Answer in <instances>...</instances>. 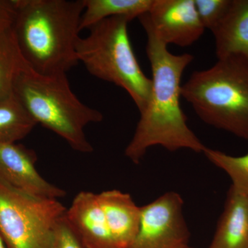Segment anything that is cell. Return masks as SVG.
<instances>
[{
    "label": "cell",
    "mask_w": 248,
    "mask_h": 248,
    "mask_svg": "<svg viewBox=\"0 0 248 248\" xmlns=\"http://www.w3.org/2000/svg\"><path fill=\"white\" fill-rule=\"evenodd\" d=\"M141 24L147 35L152 89L146 108L140 112L133 138L125 148V156L139 164L148 148L154 146L164 147L170 152L185 148L203 153L206 147L189 128L180 105L183 73L194 57L188 53H171L168 46L156 38L148 25Z\"/></svg>",
    "instance_id": "cell-1"
},
{
    "label": "cell",
    "mask_w": 248,
    "mask_h": 248,
    "mask_svg": "<svg viewBox=\"0 0 248 248\" xmlns=\"http://www.w3.org/2000/svg\"><path fill=\"white\" fill-rule=\"evenodd\" d=\"M13 29L32 71L43 76L66 74L79 61L76 44L84 0H15Z\"/></svg>",
    "instance_id": "cell-2"
},
{
    "label": "cell",
    "mask_w": 248,
    "mask_h": 248,
    "mask_svg": "<svg viewBox=\"0 0 248 248\" xmlns=\"http://www.w3.org/2000/svg\"><path fill=\"white\" fill-rule=\"evenodd\" d=\"M14 93L37 124L61 137L75 151L92 153L84 129L104 117L78 99L66 74L43 76L27 68L15 81Z\"/></svg>",
    "instance_id": "cell-3"
},
{
    "label": "cell",
    "mask_w": 248,
    "mask_h": 248,
    "mask_svg": "<svg viewBox=\"0 0 248 248\" xmlns=\"http://www.w3.org/2000/svg\"><path fill=\"white\" fill-rule=\"evenodd\" d=\"M182 97L205 124L248 141L247 63L221 59L194 72L182 86Z\"/></svg>",
    "instance_id": "cell-4"
},
{
    "label": "cell",
    "mask_w": 248,
    "mask_h": 248,
    "mask_svg": "<svg viewBox=\"0 0 248 248\" xmlns=\"http://www.w3.org/2000/svg\"><path fill=\"white\" fill-rule=\"evenodd\" d=\"M130 22L128 17L118 16L97 23L90 28L87 37L78 39L76 54L92 76L125 90L141 112L151 97L152 80L134 53L128 35Z\"/></svg>",
    "instance_id": "cell-5"
},
{
    "label": "cell",
    "mask_w": 248,
    "mask_h": 248,
    "mask_svg": "<svg viewBox=\"0 0 248 248\" xmlns=\"http://www.w3.org/2000/svg\"><path fill=\"white\" fill-rule=\"evenodd\" d=\"M66 210L58 200L36 197L0 181V237L7 248H50L54 227Z\"/></svg>",
    "instance_id": "cell-6"
},
{
    "label": "cell",
    "mask_w": 248,
    "mask_h": 248,
    "mask_svg": "<svg viewBox=\"0 0 248 248\" xmlns=\"http://www.w3.org/2000/svg\"><path fill=\"white\" fill-rule=\"evenodd\" d=\"M184 201L168 192L140 207V228L128 248H185L190 232L183 214Z\"/></svg>",
    "instance_id": "cell-7"
},
{
    "label": "cell",
    "mask_w": 248,
    "mask_h": 248,
    "mask_svg": "<svg viewBox=\"0 0 248 248\" xmlns=\"http://www.w3.org/2000/svg\"><path fill=\"white\" fill-rule=\"evenodd\" d=\"M138 19L167 46H190L205 30L194 0H153L150 11Z\"/></svg>",
    "instance_id": "cell-8"
},
{
    "label": "cell",
    "mask_w": 248,
    "mask_h": 248,
    "mask_svg": "<svg viewBox=\"0 0 248 248\" xmlns=\"http://www.w3.org/2000/svg\"><path fill=\"white\" fill-rule=\"evenodd\" d=\"M33 150L19 143H0V181L42 198L58 200L66 192L47 182L37 170Z\"/></svg>",
    "instance_id": "cell-9"
},
{
    "label": "cell",
    "mask_w": 248,
    "mask_h": 248,
    "mask_svg": "<svg viewBox=\"0 0 248 248\" xmlns=\"http://www.w3.org/2000/svg\"><path fill=\"white\" fill-rule=\"evenodd\" d=\"M66 217L84 248H116L97 194L80 192Z\"/></svg>",
    "instance_id": "cell-10"
},
{
    "label": "cell",
    "mask_w": 248,
    "mask_h": 248,
    "mask_svg": "<svg viewBox=\"0 0 248 248\" xmlns=\"http://www.w3.org/2000/svg\"><path fill=\"white\" fill-rule=\"evenodd\" d=\"M111 237L116 248H128L138 234L140 207L131 196L111 190L97 194Z\"/></svg>",
    "instance_id": "cell-11"
},
{
    "label": "cell",
    "mask_w": 248,
    "mask_h": 248,
    "mask_svg": "<svg viewBox=\"0 0 248 248\" xmlns=\"http://www.w3.org/2000/svg\"><path fill=\"white\" fill-rule=\"evenodd\" d=\"M212 32L218 60L238 59L248 65V0H231Z\"/></svg>",
    "instance_id": "cell-12"
},
{
    "label": "cell",
    "mask_w": 248,
    "mask_h": 248,
    "mask_svg": "<svg viewBox=\"0 0 248 248\" xmlns=\"http://www.w3.org/2000/svg\"><path fill=\"white\" fill-rule=\"evenodd\" d=\"M209 248H248V196L231 187Z\"/></svg>",
    "instance_id": "cell-13"
},
{
    "label": "cell",
    "mask_w": 248,
    "mask_h": 248,
    "mask_svg": "<svg viewBox=\"0 0 248 248\" xmlns=\"http://www.w3.org/2000/svg\"><path fill=\"white\" fill-rule=\"evenodd\" d=\"M84 2L80 31L89 29L108 18L124 16L133 20L150 11L153 0H84Z\"/></svg>",
    "instance_id": "cell-14"
},
{
    "label": "cell",
    "mask_w": 248,
    "mask_h": 248,
    "mask_svg": "<svg viewBox=\"0 0 248 248\" xmlns=\"http://www.w3.org/2000/svg\"><path fill=\"white\" fill-rule=\"evenodd\" d=\"M30 68L23 56L13 28L0 33V101L14 94L15 81Z\"/></svg>",
    "instance_id": "cell-15"
},
{
    "label": "cell",
    "mask_w": 248,
    "mask_h": 248,
    "mask_svg": "<svg viewBox=\"0 0 248 248\" xmlns=\"http://www.w3.org/2000/svg\"><path fill=\"white\" fill-rule=\"evenodd\" d=\"M37 125L14 93L0 101V143H17Z\"/></svg>",
    "instance_id": "cell-16"
},
{
    "label": "cell",
    "mask_w": 248,
    "mask_h": 248,
    "mask_svg": "<svg viewBox=\"0 0 248 248\" xmlns=\"http://www.w3.org/2000/svg\"><path fill=\"white\" fill-rule=\"evenodd\" d=\"M203 154L210 162L229 176L231 187L242 195L248 196V153L242 156H232L206 147Z\"/></svg>",
    "instance_id": "cell-17"
},
{
    "label": "cell",
    "mask_w": 248,
    "mask_h": 248,
    "mask_svg": "<svg viewBox=\"0 0 248 248\" xmlns=\"http://www.w3.org/2000/svg\"><path fill=\"white\" fill-rule=\"evenodd\" d=\"M196 10L205 29L213 31L226 14L231 0H194Z\"/></svg>",
    "instance_id": "cell-18"
},
{
    "label": "cell",
    "mask_w": 248,
    "mask_h": 248,
    "mask_svg": "<svg viewBox=\"0 0 248 248\" xmlns=\"http://www.w3.org/2000/svg\"><path fill=\"white\" fill-rule=\"evenodd\" d=\"M50 248H84L67 219L66 213L54 227Z\"/></svg>",
    "instance_id": "cell-19"
},
{
    "label": "cell",
    "mask_w": 248,
    "mask_h": 248,
    "mask_svg": "<svg viewBox=\"0 0 248 248\" xmlns=\"http://www.w3.org/2000/svg\"><path fill=\"white\" fill-rule=\"evenodd\" d=\"M16 17L15 0H0V33L13 28Z\"/></svg>",
    "instance_id": "cell-20"
},
{
    "label": "cell",
    "mask_w": 248,
    "mask_h": 248,
    "mask_svg": "<svg viewBox=\"0 0 248 248\" xmlns=\"http://www.w3.org/2000/svg\"><path fill=\"white\" fill-rule=\"evenodd\" d=\"M0 248H7L1 237H0Z\"/></svg>",
    "instance_id": "cell-21"
},
{
    "label": "cell",
    "mask_w": 248,
    "mask_h": 248,
    "mask_svg": "<svg viewBox=\"0 0 248 248\" xmlns=\"http://www.w3.org/2000/svg\"><path fill=\"white\" fill-rule=\"evenodd\" d=\"M185 248H192L189 247V246H187V247H186Z\"/></svg>",
    "instance_id": "cell-22"
}]
</instances>
